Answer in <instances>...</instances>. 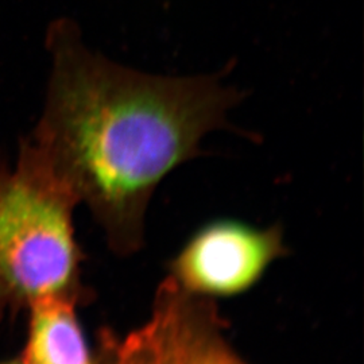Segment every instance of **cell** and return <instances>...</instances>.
<instances>
[{
    "label": "cell",
    "instance_id": "obj_1",
    "mask_svg": "<svg viewBox=\"0 0 364 364\" xmlns=\"http://www.w3.org/2000/svg\"><path fill=\"white\" fill-rule=\"evenodd\" d=\"M46 42L50 76L30 139L91 209L114 251L134 254L156 186L227 124L237 92L213 76L119 65L90 50L68 19L53 23Z\"/></svg>",
    "mask_w": 364,
    "mask_h": 364
},
{
    "label": "cell",
    "instance_id": "obj_2",
    "mask_svg": "<svg viewBox=\"0 0 364 364\" xmlns=\"http://www.w3.org/2000/svg\"><path fill=\"white\" fill-rule=\"evenodd\" d=\"M77 197L30 136L0 168V320L41 299L84 297Z\"/></svg>",
    "mask_w": 364,
    "mask_h": 364
},
{
    "label": "cell",
    "instance_id": "obj_3",
    "mask_svg": "<svg viewBox=\"0 0 364 364\" xmlns=\"http://www.w3.org/2000/svg\"><path fill=\"white\" fill-rule=\"evenodd\" d=\"M285 251L278 228L216 221L182 247L171 262L169 277L200 297H232L254 287Z\"/></svg>",
    "mask_w": 364,
    "mask_h": 364
},
{
    "label": "cell",
    "instance_id": "obj_4",
    "mask_svg": "<svg viewBox=\"0 0 364 364\" xmlns=\"http://www.w3.org/2000/svg\"><path fill=\"white\" fill-rule=\"evenodd\" d=\"M156 299L168 314L176 364H248L224 336L212 299L186 291L170 277Z\"/></svg>",
    "mask_w": 364,
    "mask_h": 364
},
{
    "label": "cell",
    "instance_id": "obj_5",
    "mask_svg": "<svg viewBox=\"0 0 364 364\" xmlns=\"http://www.w3.org/2000/svg\"><path fill=\"white\" fill-rule=\"evenodd\" d=\"M78 301L41 299L30 311L25 364H96L76 314Z\"/></svg>",
    "mask_w": 364,
    "mask_h": 364
},
{
    "label": "cell",
    "instance_id": "obj_6",
    "mask_svg": "<svg viewBox=\"0 0 364 364\" xmlns=\"http://www.w3.org/2000/svg\"><path fill=\"white\" fill-rule=\"evenodd\" d=\"M114 364H176L168 314L154 301L151 318L117 347Z\"/></svg>",
    "mask_w": 364,
    "mask_h": 364
},
{
    "label": "cell",
    "instance_id": "obj_7",
    "mask_svg": "<svg viewBox=\"0 0 364 364\" xmlns=\"http://www.w3.org/2000/svg\"><path fill=\"white\" fill-rule=\"evenodd\" d=\"M0 364H25L21 358L15 359V360H6V362H0Z\"/></svg>",
    "mask_w": 364,
    "mask_h": 364
}]
</instances>
